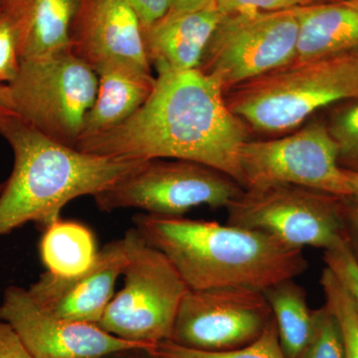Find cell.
<instances>
[{"label": "cell", "mask_w": 358, "mask_h": 358, "mask_svg": "<svg viewBox=\"0 0 358 358\" xmlns=\"http://www.w3.org/2000/svg\"><path fill=\"white\" fill-rule=\"evenodd\" d=\"M157 70L145 105L119 126L80 141L77 150L129 159L190 160L242 185L240 152L251 131L229 109L220 85L199 69Z\"/></svg>", "instance_id": "6da1fadb"}, {"label": "cell", "mask_w": 358, "mask_h": 358, "mask_svg": "<svg viewBox=\"0 0 358 358\" xmlns=\"http://www.w3.org/2000/svg\"><path fill=\"white\" fill-rule=\"evenodd\" d=\"M134 223L141 237L173 264L189 289L244 287L264 292L308 268L303 250L259 231L147 213L134 216Z\"/></svg>", "instance_id": "7a4b0ae2"}, {"label": "cell", "mask_w": 358, "mask_h": 358, "mask_svg": "<svg viewBox=\"0 0 358 358\" xmlns=\"http://www.w3.org/2000/svg\"><path fill=\"white\" fill-rule=\"evenodd\" d=\"M0 136L13 155V171L0 189V238L28 223L47 227L72 200L95 196L147 162L87 154L18 117L0 122Z\"/></svg>", "instance_id": "3957f363"}, {"label": "cell", "mask_w": 358, "mask_h": 358, "mask_svg": "<svg viewBox=\"0 0 358 358\" xmlns=\"http://www.w3.org/2000/svg\"><path fill=\"white\" fill-rule=\"evenodd\" d=\"M224 98L251 133H291L320 110L358 99V48L292 61L233 87Z\"/></svg>", "instance_id": "277c9868"}, {"label": "cell", "mask_w": 358, "mask_h": 358, "mask_svg": "<svg viewBox=\"0 0 358 358\" xmlns=\"http://www.w3.org/2000/svg\"><path fill=\"white\" fill-rule=\"evenodd\" d=\"M122 239L128 258L122 275L124 286L113 296L98 326L117 338L152 350L157 343L171 341L176 313L188 288L169 259L136 228L127 231Z\"/></svg>", "instance_id": "5b68a950"}, {"label": "cell", "mask_w": 358, "mask_h": 358, "mask_svg": "<svg viewBox=\"0 0 358 358\" xmlns=\"http://www.w3.org/2000/svg\"><path fill=\"white\" fill-rule=\"evenodd\" d=\"M99 78L71 49L20 61L8 84L20 119L51 140L76 148L96 100Z\"/></svg>", "instance_id": "8992f818"}, {"label": "cell", "mask_w": 358, "mask_h": 358, "mask_svg": "<svg viewBox=\"0 0 358 358\" xmlns=\"http://www.w3.org/2000/svg\"><path fill=\"white\" fill-rule=\"evenodd\" d=\"M228 174L199 162L150 159L94 196L103 212L140 209L159 217H183L195 207L227 208L243 192Z\"/></svg>", "instance_id": "52a82bcc"}, {"label": "cell", "mask_w": 358, "mask_h": 358, "mask_svg": "<svg viewBox=\"0 0 358 358\" xmlns=\"http://www.w3.org/2000/svg\"><path fill=\"white\" fill-rule=\"evenodd\" d=\"M227 223L274 237L292 248L345 243L343 197L291 185L246 188L227 207Z\"/></svg>", "instance_id": "ba28073f"}, {"label": "cell", "mask_w": 358, "mask_h": 358, "mask_svg": "<svg viewBox=\"0 0 358 358\" xmlns=\"http://www.w3.org/2000/svg\"><path fill=\"white\" fill-rule=\"evenodd\" d=\"M298 41L296 8L222 14L197 69L217 82L225 93L289 64L296 59Z\"/></svg>", "instance_id": "9c48e42d"}, {"label": "cell", "mask_w": 358, "mask_h": 358, "mask_svg": "<svg viewBox=\"0 0 358 358\" xmlns=\"http://www.w3.org/2000/svg\"><path fill=\"white\" fill-rule=\"evenodd\" d=\"M242 186L291 185L338 197L352 196L338 150L324 117H312L285 134L248 141L240 152Z\"/></svg>", "instance_id": "30bf717a"}, {"label": "cell", "mask_w": 358, "mask_h": 358, "mask_svg": "<svg viewBox=\"0 0 358 358\" xmlns=\"http://www.w3.org/2000/svg\"><path fill=\"white\" fill-rule=\"evenodd\" d=\"M272 319L262 291L244 287L188 289L171 341L202 352L236 350L258 338Z\"/></svg>", "instance_id": "8fae6325"}, {"label": "cell", "mask_w": 358, "mask_h": 358, "mask_svg": "<svg viewBox=\"0 0 358 358\" xmlns=\"http://www.w3.org/2000/svg\"><path fill=\"white\" fill-rule=\"evenodd\" d=\"M0 319L13 327L35 358H110L150 350L117 338L98 324L54 317L42 310L23 287L4 289Z\"/></svg>", "instance_id": "7c38bea8"}, {"label": "cell", "mask_w": 358, "mask_h": 358, "mask_svg": "<svg viewBox=\"0 0 358 358\" xmlns=\"http://www.w3.org/2000/svg\"><path fill=\"white\" fill-rule=\"evenodd\" d=\"M70 49L95 72L112 64L152 72L140 20L124 0H80Z\"/></svg>", "instance_id": "4fadbf2b"}, {"label": "cell", "mask_w": 358, "mask_h": 358, "mask_svg": "<svg viewBox=\"0 0 358 358\" xmlns=\"http://www.w3.org/2000/svg\"><path fill=\"white\" fill-rule=\"evenodd\" d=\"M124 239L99 251L93 265L82 274L61 277L45 272L28 293L45 312L59 319L98 324L115 294V282L126 267Z\"/></svg>", "instance_id": "5bb4252c"}, {"label": "cell", "mask_w": 358, "mask_h": 358, "mask_svg": "<svg viewBox=\"0 0 358 358\" xmlns=\"http://www.w3.org/2000/svg\"><path fill=\"white\" fill-rule=\"evenodd\" d=\"M221 16L216 6L192 13H167L154 24L143 28L150 64L157 69H197Z\"/></svg>", "instance_id": "9a60e30c"}, {"label": "cell", "mask_w": 358, "mask_h": 358, "mask_svg": "<svg viewBox=\"0 0 358 358\" xmlns=\"http://www.w3.org/2000/svg\"><path fill=\"white\" fill-rule=\"evenodd\" d=\"M80 0H3L0 11L15 31L21 60L71 48V27Z\"/></svg>", "instance_id": "2e32d148"}, {"label": "cell", "mask_w": 358, "mask_h": 358, "mask_svg": "<svg viewBox=\"0 0 358 358\" xmlns=\"http://www.w3.org/2000/svg\"><path fill=\"white\" fill-rule=\"evenodd\" d=\"M96 73L98 92L95 102L85 117L79 141L109 131L133 117L145 105L155 88V77L152 72L133 66L107 65Z\"/></svg>", "instance_id": "e0dca14e"}, {"label": "cell", "mask_w": 358, "mask_h": 358, "mask_svg": "<svg viewBox=\"0 0 358 358\" xmlns=\"http://www.w3.org/2000/svg\"><path fill=\"white\" fill-rule=\"evenodd\" d=\"M299 41L296 60L358 48V0L313 3L296 8Z\"/></svg>", "instance_id": "ac0fdd59"}, {"label": "cell", "mask_w": 358, "mask_h": 358, "mask_svg": "<svg viewBox=\"0 0 358 358\" xmlns=\"http://www.w3.org/2000/svg\"><path fill=\"white\" fill-rule=\"evenodd\" d=\"M95 235L84 224L58 219L44 228L39 255L46 272L72 277L88 270L98 256Z\"/></svg>", "instance_id": "d6986e66"}, {"label": "cell", "mask_w": 358, "mask_h": 358, "mask_svg": "<svg viewBox=\"0 0 358 358\" xmlns=\"http://www.w3.org/2000/svg\"><path fill=\"white\" fill-rule=\"evenodd\" d=\"M263 293L272 310L285 357H300L313 327V310L308 308L305 289L294 279H288L273 285Z\"/></svg>", "instance_id": "ffe728a7"}, {"label": "cell", "mask_w": 358, "mask_h": 358, "mask_svg": "<svg viewBox=\"0 0 358 358\" xmlns=\"http://www.w3.org/2000/svg\"><path fill=\"white\" fill-rule=\"evenodd\" d=\"M155 358H286L280 345L274 317L261 336L249 345L226 352H202L166 341L148 352Z\"/></svg>", "instance_id": "44dd1931"}, {"label": "cell", "mask_w": 358, "mask_h": 358, "mask_svg": "<svg viewBox=\"0 0 358 358\" xmlns=\"http://www.w3.org/2000/svg\"><path fill=\"white\" fill-rule=\"evenodd\" d=\"M326 110L324 120L338 147L339 166L358 173V99L341 101Z\"/></svg>", "instance_id": "7402d4cb"}, {"label": "cell", "mask_w": 358, "mask_h": 358, "mask_svg": "<svg viewBox=\"0 0 358 358\" xmlns=\"http://www.w3.org/2000/svg\"><path fill=\"white\" fill-rule=\"evenodd\" d=\"M320 285L326 306L336 315L341 326L345 357L358 358V317L350 294L329 268L322 270Z\"/></svg>", "instance_id": "603a6c76"}, {"label": "cell", "mask_w": 358, "mask_h": 358, "mask_svg": "<svg viewBox=\"0 0 358 358\" xmlns=\"http://www.w3.org/2000/svg\"><path fill=\"white\" fill-rule=\"evenodd\" d=\"M299 358H346L338 320L326 305L313 310L312 336Z\"/></svg>", "instance_id": "cb8c5ba5"}, {"label": "cell", "mask_w": 358, "mask_h": 358, "mask_svg": "<svg viewBox=\"0 0 358 358\" xmlns=\"http://www.w3.org/2000/svg\"><path fill=\"white\" fill-rule=\"evenodd\" d=\"M324 262L348 291L358 317V262L348 242L324 251Z\"/></svg>", "instance_id": "d4e9b609"}, {"label": "cell", "mask_w": 358, "mask_h": 358, "mask_svg": "<svg viewBox=\"0 0 358 358\" xmlns=\"http://www.w3.org/2000/svg\"><path fill=\"white\" fill-rule=\"evenodd\" d=\"M20 67L15 31L8 17L0 11V84H10L15 79Z\"/></svg>", "instance_id": "484cf974"}, {"label": "cell", "mask_w": 358, "mask_h": 358, "mask_svg": "<svg viewBox=\"0 0 358 358\" xmlns=\"http://www.w3.org/2000/svg\"><path fill=\"white\" fill-rule=\"evenodd\" d=\"M315 3V0H215L221 14L250 13V11L289 10Z\"/></svg>", "instance_id": "4316f807"}, {"label": "cell", "mask_w": 358, "mask_h": 358, "mask_svg": "<svg viewBox=\"0 0 358 358\" xmlns=\"http://www.w3.org/2000/svg\"><path fill=\"white\" fill-rule=\"evenodd\" d=\"M134 11L141 24L147 28L162 20L169 10V0H124Z\"/></svg>", "instance_id": "83f0119b"}, {"label": "cell", "mask_w": 358, "mask_h": 358, "mask_svg": "<svg viewBox=\"0 0 358 358\" xmlns=\"http://www.w3.org/2000/svg\"><path fill=\"white\" fill-rule=\"evenodd\" d=\"M0 358H35L10 324L0 319Z\"/></svg>", "instance_id": "f1b7e54d"}, {"label": "cell", "mask_w": 358, "mask_h": 358, "mask_svg": "<svg viewBox=\"0 0 358 358\" xmlns=\"http://www.w3.org/2000/svg\"><path fill=\"white\" fill-rule=\"evenodd\" d=\"M346 242L358 262V196L343 197Z\"/></svg>", "instance_id": "f546056e"}, {"label": "cell", "mask_w": 358, "mask_h": 358, "mask_svg": "<svg viewBox=\"0 0 358 358\" xmlns=\"http://www.w3.org/2000/svg\"><path fill=\"white\" fill-rule=\"evenodd\" d=\"M169 13H182L201 10L215 6V0H169Z\"/></svg>", "instance_id": "4dcf8cb0"}, {"label": "cell", "mask_w": 358, "mask_h": 358, "mask_svg": "<svg viewBox=\"0 0 358 358\" xmlns=\"http://www.w3.org/2000/svg\"><path fill=\"white\" fill-rule=\"evenodd\" d=\"M17 117L14 110L8 85L0 84V122L9 117Z\"/></svg>", "instance_id": "1f68e13d"}, {"label": "cell", "mask_w": 358, "mask_h": 358, "mask_svg": "<svg viewBox=\"0 0 358 358\" xmlns=\"http://www.w3.org/2000/svg\"><path fill=\"white\" fill-rule=\"evenodd\" d=\"M345 171L348 185H350V188H352L353 195L358 196V173H357V171Z\"/></svg>", "instance_id": "d6a6232c"}, {"label": "cell", "mask_w": 358, "mask_h": 358, "mask_svg": "<svg viewBox=\"0 0 358 358\" xmlns=\"http://www.w3.org/2000/svg\"><path fill=\"white\" fill-rule=\"evenodd\" d=\"M126 358H155L148 355L145 350H133V352H126Z\"/></svg>", "instance_id": "836d02e7"}, {"label": "cell", "mask_w": 358, "mask_h": 358, "mask_svg": "<svg viewBox=\"0 0 358 358\" xmlns=\"http://www.w3.org/2000/svg\"><path fill=\"white\" fill-rule=\"evenodd\" d=\"M353 0H315V3H336V2H348Z\"/></svg>", "instance_id": "e575fe53"}, {"label": "cell", "mask_w": 358, "mask_h": 358, "mask_svg": "<svg viewBox=\"0 0 358 358\" xmlns=\"http://www.w3.org/2000/svg\"><path fill=\"white\" fill-rule=\"evenodd\" d=\"M2 1H3V0H0V6H1Z\"/></svg>", "instance_id": "d590c367"}, {"label": "cell", "mask_w": 358, "mask_h": 358, "mask_svg": "<svg viewBox=\"0 0 358 358\" xmlns=\"http://www.w3.org/2000/svg\"><path fill=\"white\" fill-rule=\"evenodd\" d=\"M0 189H1V185H0Z\"/></svg>", "instance_id": "8d00e7d4"}]
</instances>
